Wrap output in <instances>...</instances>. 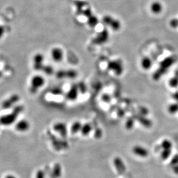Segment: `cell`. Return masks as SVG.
<instances>
[{"label":"cell","instance_id":"obj_27","mask_svg":"<svg viewBox=\"0 0 178 178\" xmlns=\"http://www.w3.org/2000/svg\"><path fill=\"white\" fill-rule=\"evenodd\" d=\"M1 76H2V73H1V72H0V78L1 77Z\"/></svg>","mask_w":178,"mask_h":178},{"label":"cell","instance_id":"obj_7","mask_svg":"<svg viewBox=\"0 0 178 178\" xmlns=\"http://www.w3.org/2000/svg\"><path fill=\"white\" fill-rule=\"evenodd\" d=\"M50 56L55 62L60 63L63 59V50L60 48H54L51 50Z\"/></svg>","mask_w":178,"mask_h":178},{"label":"cell","instance_id":"obj_16","mask_svg":"<svg viewBox=\"0 0 178 178\" xmlns=\"http://www.w3.org/2000/svg\"><path fill=\"white\" fill-rule=\"evenodd\" d=\"M82 127V125L79 122H76L72 124L71 128V131L73 134L78 133V132L81 131Z\"/></svg>","mask_w":178,"mask_h":178},{"label":"cell","instance_id":"obj_11","mask_svg":"<svg viewBox=\"0 0 178 178\" xmlns=\"http://www.w3.org/2000/svg\"><path fill=\"white\" fill-rule=\"evenodd\" d=\"M44 57L41 54H37L34 57V67L36 69H41L42 64L44 61Z\"/></svg>","mask_w":178,"mask_h":178},{"label":"cell","instance_id":"obj_9","mask_svg":"<svg viewBox=\"0 0 178 178\" xmlns=\"http://www.w3.org/2000/svg\"><path fill=\"white\" fill-rule=\"evenodd\" d=\"M62 174V168L59 163L55 164L50 174V178H60Z\"/></svg>","mask_w":178,"mask_h":178},{"label":"cell","instance_id":"obj_24","mask_svg":"<svg viewBox=\"0 0 178 178\" xmlns=\"http://www.w3.org/2000/svg\"><path fill=\"white\" fill-rule=\"evenodd\" d=\"M172 99H174V100L178 102V91H176L172 94Z\"/></svg>","mask_w":178,"mask_h":178},{"label":"cell","instance_id":"obj_6","mask_svg":"<svg viewBox=\"0 0 178 178\" xmlns=\"http://www.w3.org/2000/svg\"><path fill=\"white\" fill-rule=\"evenodd\" d=\"M109 70L113 71L116 75L122 74L123 71L122 63L119 61H112L109 63L108 65Z\"/></svg>","mask_w":178,"mask_h":178},{"label":"cell","instance_id":"obj_21","mask_svg":"<svg viewBox=\"0 0 178 178\" xmlns=\"http://www.w3.org/2000/svg\"><path fill=\"white\" fill-rule=\"evenodd\" d=\"M134 126V120L133 119H130L128 120L126 122V127L127 129H131Z\"/></svg>","mask_w":178,"mask_h":178},{"label":"cell","instance_id":"obj_22","mask_svg":"<svg viewBox=\"0 0 178 178\" xmlns=\"http://www.w3.org/2000/svg\"><path fill=\"white\" fill-rule=\"evenodd\" d=\"M36 178H45V172L42 170L38 171L36 175Z\"/></svg>","mask_w":178,"mask_h":178},{"label":"cell","instance_id":"obj_13","mask_svg":"<svg viewBox=\"0 0 178 178\" xmlns=\"http://www.w3.org/2000/svg\"><path fill=\"white\" fill-rule=\"evenodd\" d=\"M141 64L144 70H148L152 66V61L148 57H145L141 60Z\"/></svg>","mask_w":178,"mask_h":178},{"label":"cell","instance_id":"obj_12","mask_svg":"<svg viewBox=\"0 0 178 178\" xmlns=\"http://www.w3.org/2000/svg\"><path fill=\"white\" fill-rule=\"evenodd\" d=\"M54 129L56 130L57 132L59 133L61 135V136L63 137L66 136L67 129H66L65 125L63 123H56V124L54 126Z\"/></svg>","mask_w":178,"mask_h":178},{"label":"cell","instance_id":"obj_14","mask_svg":"<svg viewBox=\"0 0 178 178\" xmlns=\"http://www.w3.org/2000/svg\"><path fill=\"white\" fill-rule=\"evenodd\" d=\"M169 85L172 88H176L178 87V70L175 71L174 76L170 79Z\"/></svg>","mask_w":178,"mask_h":178},{"label":"cell","instance_id":"obj_20","mask_svg":"<svg viewBox=\"0 0 178 178\" xmlns=\"http://www.w3.org/2000/svg\"><path fill=\"white\" fill-rule=\"evenodd\" d=\"M171 154V150H168V149H163V152H161V156L162 157L163 159H167L168 157H169V156Z\"/></svg>","mask_w":178,"mask_h":178},{"label":"cell","instance_id":"obj_19","mask_svg":"<svg viewBox=\"0 0 178 178\" xmlns=\"http://www.w3.org/2000/svg\"><path fill=\"white\" fill-rule=\"evenodd\" d=\"M152 9L153 12L155 13H159L162 11V5L160 3H156L153 5Z\"/></svg>","mask_w":178,"mask_h":178},{"label":"cell","instance_id":"obj_10","mask_svg":"<svg viewBox=\"0 0 178 178\" xmlns=\"http://www.w3.org/2000/svg\"><path fill=\"white\" fill-rule=\"evenodd\" d=\"M78 89L79 88L77 86H72L67 93V98L71 101L75 100L78 96Z\"/></svg>","mask_w":178,"mask_h":178},{"label":"cell","instance_id":"obj_15","mask_svg":"<svg viewBox=\"0 0 178 178\" xmlns=\"http://www.w3.org/2000/svg\"><path fill=\"white\" fill-rule=\"evenodd\" d=\"M92 130V126L89 123H86L82 126L81 131L82 133V135H83L84 136H87V135H89Z\"/></svg>","mask_w":178,"mask_h":178},{"label":"cell","instance_id":"obj_1","mask_svg":"<svg viewBox=\"0 0 178 178\" xmlns=\"http://www.w3.org/2000/svg\"><path fill=\"white\" fill-rule=\"evenodd\" d=\"M177 59V56L174 55L167 57L164 59L160 64L159 69L153 74V78L154 81H159L167 72L168 70H169V68L175 63Z\"/></svg>","mask_w":178,"mask_h":178},{"label":"cell","instance_id":"obj_2","mask_svg":"<svg viewBox=\"0 0 178 178\" xmlns=\"http://www.w3.org/2000/svg\"><path fill=\"white\" fill-rule=\"evenodd\" d=\"M45 79L43 76H42L39 75H36L33 76L31 79V90L33 92H35L38 89L42 87L44 85Z\"/></svg>","mask_w":178,"mask_h":178},{"label":"cell","instance_id":"obj_3","mask_svg":"<svg viewBox=\"0 0 178 178\" xmlns=\"http://www.w3.org/2000/svg\"><path fill=\"white\" fill-rule=\"evenodd\" d=\"M17 109L18 108L11 114H8L1 116V118H0V123L3 125H9L15 122L18 113V112H20V111H18Z\"/></svg>","mask_w":178,"mask_h":178},{"label":"cell","instance_id":"obj_8","mask_svg":"<svg viewBox=\"0 0 178 178\" xmlns=\"http://www.w3.org/2000/svg\"><path fill=\"white\" fill-rule=\"evenodd\" d=\"M30 123L26 120H21L16 124L15 128L19 132H25L29 129Z\"/></svg>","mask_w":178,"mask_h":178},{"label":"cell","instance_id":"obj_25","mask_svg":"<svg viewBox=\"0 0 178 178\" xmlns=\"http://www.w3.org/2000/svg\"><path fill=\"white\" fill-rule=\"evenodd\" d=\"M4 32H5V29L3 26H0V38L3 36Z\"/></svg>","mask_w":178,"mask_h":178},{"label":"cell","instance_id":"obj_23","mask_svg":"<svg viewBox=\"0 0 178 178\" xmlns=\"http://www.w3.org/2000/svg\"><path fill=\"white\" fill-rule=\"evenodd\" d=\"M170 25L173 28L178 27V19H172L170 22Z\"/></svg>","mask_w":178,"mask_h":178},{"label":"cell","instance_id":"obj_4","mask_svg":"<svg viewBox=\"0 0 178 178\" xmlns=\"http://www.w3.org/2000/svg\"><path fill=\"white\" fill-rule=\"evenodd\" d=\"M113 165L116 170L120 175L124 174L126 171V167L124 161L120 157H116L113 160Z\"/></svg>","mask_w":178,"mask_h":178},{"label":"cell","instance_id":"obj_5","mask_svg":"<svg viewBox=\"0 0 178 178\" xmlns=\"http://www.w3.org/2000/svg\"><path fill=\"white\" fill-rule=\"evenodd\" d=\"M132 151L135 155L142 158L148 157L149 155V152L148 149L140 145L134 146L133 148Z\"/></svg>","mask_w":178,"mask_h":178},{"label":"cell","instance_id":"obj_18","mask_svg":"<svg viewBox=\"0 0 178 178\" xmlns=\"http://www.w3.org/2000/svg\"><path fill=\"white\" fill-rule=\"evenodd\" d=\"M172 146V145L171 141H170L168 139H164L161 144V146L163 149L171 150Z\"/></svg>","mask_w":178,"mask_h":178},{"label":"cell","instance_id":"obj_17","mask_svg":"<svg viewBox=\"0 0 178 178\" xmlns=\"http://www.w3.org/2000/svg\"><path fill=\"white\" fill-rule=\"evenodd\" d=\"M168 111L171 114H175L178 112V102L174 103L169 105L168 107Z\"/></svg>","mask_w":178,"mask_h":178},{"label":"cell","instance_id":"obj_26","mask_svg":"<svg viewBox=\"0 0 178 178\" xmlns=\"http://www.w3.org/2000/svg\"><path fill=\"white\" fill-rule=\"evenodd\" d=\"M5 178H16V177H15L14 176H13V175H7Z\"/></svg>","mask_w":178,"mask_h":178}]
</instances>
